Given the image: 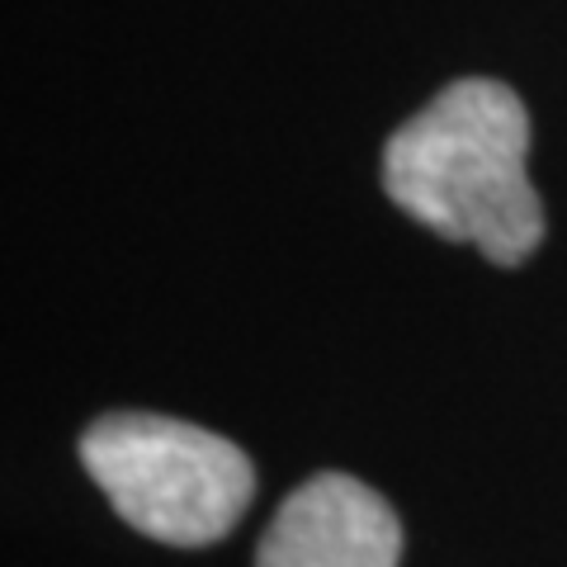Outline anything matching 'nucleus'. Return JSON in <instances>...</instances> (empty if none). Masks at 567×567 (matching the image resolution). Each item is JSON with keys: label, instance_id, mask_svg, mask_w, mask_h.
<instances>
[{"label": "nucleus", "instance_id": "7ed1b4c3", "mask_svg": "<svg viewBox=\"0 0 567 567\" xmlns=\"http://www.w3.org/2000/svg\"><path fill=\"white\" fill-rule=\"evenodd\" d=\"M402 525L374 487L317 473L275 511L256 567H398Z\"/></svg>", "mask_w": 567, "mask_h": 567}, {"label": "nucleus", "instance_id": "f03ea898", "mask_svg": "<svg viewBox=\"0 0 567 567\" xmlns=\"http://www.w3.org/2000/svg\"><path fill=\"white\" fill-rule=\"evenodd\" d=\"M81 458L137 535L175 548L223 539L256 492V468L233 440L204 425L114 412L81 435Z\"/></svg>", "mask_w": 567, "mask_h": 567}, {"label": "nucleus", "instance_id": "f257e3e1", "mask_svg": "<svg viewBox=\"0 0 567 567\" xmlns=\"http://www.w3.org/2000/svg\"><path fill=\"white\" fill-rule=\"evenodd\" d=\"M529 114L502 81H454L388 137L383 189L445 241L520 265L544 241V204L525 171Z\"/></svg>", "mask_w": 567, "mask_h": 567}]
</instances>
